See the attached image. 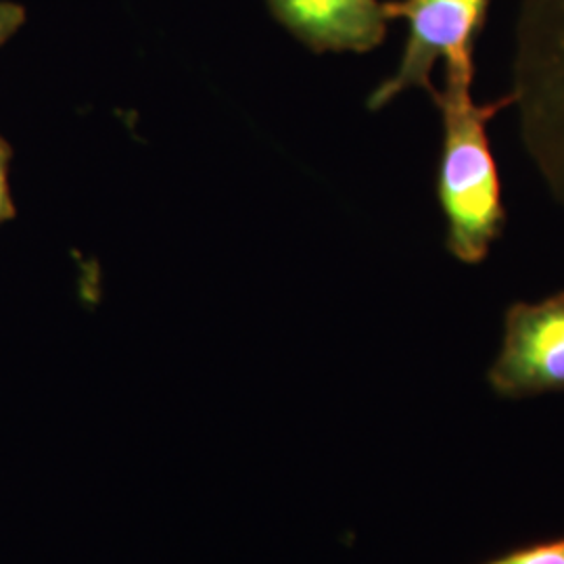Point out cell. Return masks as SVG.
<instances>
[{"label":"cell","instance_id":"7","mask_svg":"<svg viewBox=\"0 0 564 564\" xmlns=\"http://www.w3.org/2000/svg\"><path fill=\"white\" fill-rule=\"evenodd\" d=\"M11 160H13V147L0 137V224L9 223L18 216L15 203L11 197V186H9Z\"/></svg>","mask_w":564,"mask_h":564},{"label":"cell","instance_id":"5","mask_svg":"<svg viewBox=\"0 0 564 564\" xmlns=\"http://www.w3.org/2000/svg\"><path fill=\"white\" fill-rule=\"evenodd\" d=\"M274 20L314 53H368L381 46V0H268Z\"/></svg>","mask_w":564,"mask_h":564},{"label":"cell","instance_id":"1","mask_svg":"<svg viewBox=\"0 0 564 564\" xmlns=\"http://www.w3.org/2000/svg\"><path fill=\"white\" fill-rule=\"evenodd\" d=\"M444 88H437L431 101L444 121L437 199L445 218V247L458 262L477 265L505 230L502 182L487 126L508 109V97L475 101V63L444 65Z\"/></svg>","mask_w":564,"mask_h":564},{"label":"cell","instance_id":"6","mask_svg":"<svg viewBox=\"0 0 564 564\" xmlns=\"http://www.w3.org/2000/svg\"><path fill=\"white\" fill-rule=\"evenodd\" d=\"M485 564H564V538L524 545Z\"/></svg>","mask_w":564,"mask_h":564},{"label":"cell","instance_id":"2","mask_svg":"<svg viewBox=\"0 0 564 564\" xmlns=\"http://www.w3.org/2000/svg\"><path fill=\"white\" fill-rule=\"evenodd\" d=\"M506 97L531 162L564 207V0H521Z\"/></svg>","mask_w":564,"mask_h":564},{"label":"cell","instance_id":"3","mask_svg":"<svg viewBox=\"0 0 564 564\" xmlns=\"http://www.w3.org/2000/svg\"><path fill=\"white\" fill-rule=\"evenodd\" d=\"M491 0H389V20H405L408 39L398 69L379 84L368 109L379 111L405 90L419 88L429 97L437 90L433 69L437 61L475 63V46L484 32Z\"/></svg>","mask_w":564,"mask_h":564},{"label":"cell","instance_id":"4","mask_svg":"<svg viewBox=\"0 0 564 564\" xmlns=\"http://www.w3.org/2000/svg\"><path fill=\"white\" fill-rule=\"evenodd\" d=\"M487 381L508 400L564 391V291L508 307L502 349Z\"/></svg>","mask_w":564,"mask_h":564},{"label":"cell","instance_id":"8","mask_svg":"<svg viewBox=\"0 0 564 564\" xmlns=\"http://www.w3.org/2000/svg\"><path fill=\"white\" fill-rule=\"evenodd\" d=\"M25 18H28V13L21 4L0 0V48L20 32L21 25L25 23Z\"/></svg>","mask_w":564,"mask_h":564}]
</instances>
